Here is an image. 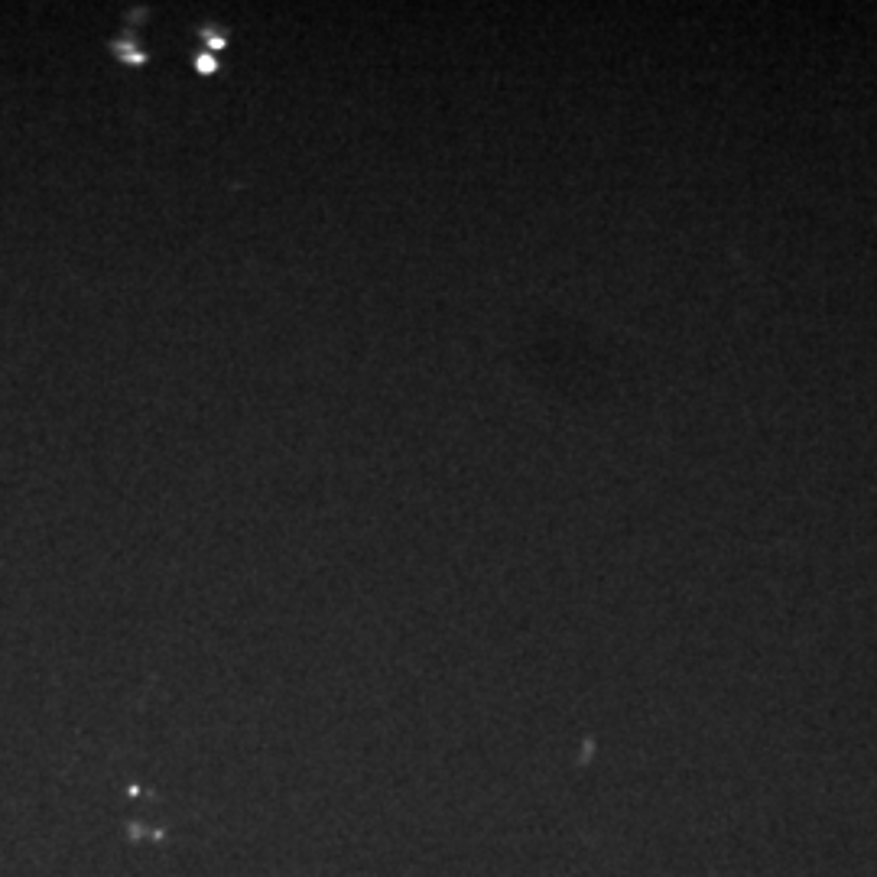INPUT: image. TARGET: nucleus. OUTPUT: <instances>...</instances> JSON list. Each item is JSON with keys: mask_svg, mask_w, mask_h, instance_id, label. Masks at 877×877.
Listing matches in <instances>:
<instances>
[{"mask_svg": "<svg viewBox=\"0 0 877 877\" xmlns=\"http://www.w3.org/2000/svg\"><path fill=\"white\" fill-rule=\"evenodd\" d=\"M114 52H117V56H121L127 65H140V62H147V52L137 49V46H130L127 39H121V43H114Z\"/></svg>", "mask_w": 877, "mask_h": 877, "instance_id": "f257e3e1", "label": "nucleus"}, {"mask_svg": "<svg viewBox=\"0 0 877 877\" xmlns=\"http://www.w3.org/2000/svg\"><path fill=\"white\" fill-rule=\"evenodd\" d=\"M195 69H199L202 75H212V72H218V59L212 56V52H195Z\"/></svg>", "mask_w": 877, "mask_h": 877, "instance_id": "f03ea898", "label": "nucleus"}, {"mask_svg": "<svg viewBox=\"0 0 877 877\" xmlns=\"http://www.w3.org/2000/svg\"><path fill=\"white\" fill-rule=\"evenodd\" d=\"M205 43L212 46V49H225V33H218V30H205Z\"/></svg>", "mask_w": 877, "mask_h": 877, "instance_id": "7ed1b4c3", "label": "nucleus"}]
</instances>
